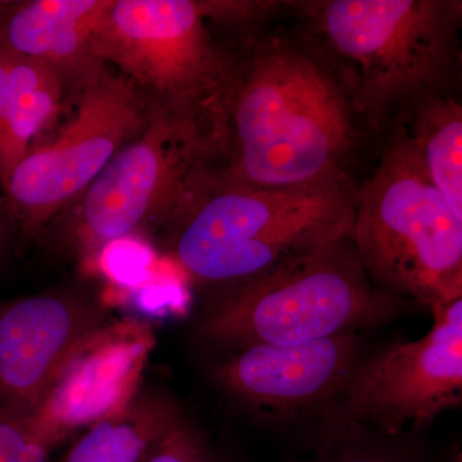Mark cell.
Instances as JSON below:
<instances>
[{
    "label": "cell",
    "instance_id": "obj_1",
    "mask_svg": "<svg viewBox=\"0 0 462 462\" xmlns=\"http://www.w3.org/2000/svg\"><path fill=\"white\" fill-rule=\"evenodd\" d=\"M245 39L214 120L217 184L282 189L352 178L370 132L342 79L302 32Z\"/></svg>",
    "mask_w": 462,
    "mask_h": 462
},
{
    "label": "cell",
    "instance_id": "obj_2",
    "mask_svg": "<svg viewBox=\"0 0 462 462\" xmlns=\"http://www.w3.org/2000/svg\"><path fill=\"white\" fill-rule=\"evenodd\" d=\"M300 32L338 71L374 135L413 103L455 91L461 67L460 0L288 2Z\"/></svg>",
    "mask_w": 462,
    "mask_h": 462
},
{
    "label": "cell",
    "instance_id": "obj_3",
    "mask_svg": "<svg viewBox=\"0 0 462 462\" xmlns=\"http://www.w3.org/2000/svg\"><path fill=\"white\" fill-rule=\"evenodd\" d=\"M410 306L374 287L348 234L254 278L209 288L197 337L215 352L303 345L365 336Z\"/></svg>",
    "mask_w": 462,
    "mask_h": 462
},
{
    "label": "cell",
    "instance_id": "obj_4",
    "mask_svg": "<svg viewBox=\"0 0 462 462\" xmlns=\"http://www.w3.org/2000/svg\"><path fill=\"white\" fill-rule=\"evenodd\" d=\"M270 2L114 0L90 39L91 56L117 67L154 112L214 129L218 106L251 32L216 38L211 25Z\"/></svg>",
    "mask_w": 462,
    "mask_h": 462
},
{
    "label": "cell",
    "instance_id": "obj_5",
    "mask_svg": "<svg viewBox=\"0 0 462 462\" xmlns=\"http://www.w3.org/2000/svg\"><path fill=\"white\" fill-rule=\"evenodd\" d=\"M354 178L260 189L217 184L170 238L171 257L208 288L254 278L352 231Z\"/></svg>",
    "mask_w": 462,
    "mask_h": 462
},
{
    "label": "cell",
    "instance_id": "obj_6",
    "mask_svg": "<svg viewBox=\"0 0 462 462\" xmlns=\"http://www.w3.org/2000/svg\"><path fill=\"white\" fill-rule=\"evenodd\" d=\"M217 182L212 132L154 112L74 205L60 240L85 264L117 240L163 229L170 238Z\"/></svg>",
    "mask_w": 462,
    "mask_h": 462
},
{
    "label": "cell",
    "instance_id": "obj_7",
    "mask_svg": "<svg viewBox=\"0 0 462 462\" xmlns=\"http://www.w3.org/2000/svg\"><path fill=\"white\" fill-rule=\"evenodd\" d=\"M351 236L387 296L428 309L462 298V216L397 136H387L375 170L357 185Z\"/></svg>",
    "mask_w": 462,
    "mask_h": 462
},
{
    "label": "cell",
    "instance_id": "obj_8",
    "mask_svg": "<svg viewBox=\"0 0 462 462\" xmlns=\"http://www.w3.org/2000/svg\"><path fill=\"white\" fill-rule=\"evenodd\" d=\"M421 338L367 352L320 418L321 430L420 436L462 404V298L431 307Z\"/></svg>",
    "mask_w": 462,
    "mask_h": 462
},
{
    "label": "cell",
    "instance_id": "obj_9",
    "mask_svg": "<svg viewBox=\"0 0 462 462\" xmlns=\"http://www.w3.org/2000/svg\"><path fill=\"white\" fill-rule=\"evenodd\" d=\"M76 94L74 116L51 141L30 145L9 179L7 197L16 220L17 245L41 236L74 205L154 114L120 74L107 71Z\"/></svg>",
    "mask_w": 462,
    "mask_h": 462
},
{
    "label": "cell",
    "instance_id": "obj_10",
    "mask_svg": "<svg viewBox=\"0 0 462 462\" xmlns=\"http://www.w3.org/2000/svg\"><path fill=\"white\" fill-rule=\"evenodd\" d=\"M363 334L303 345H251L216 352L211 379L261 422L321 418L367 354Z\"/></svg>",
    "mask_w": 462,
    "mask_h": 462
},
{
    "label": "cell",
    "instance_id": "obj_11",
    "mask_svg": "<svg viewBox=\"0 0 462 462\" xmlns=\"http://www.w3.org/2000/svg\"><path fill=\"white\" fill-rule=\"evenodd\" d=\"M154 343L148 322H106L76 346L27 427L51 449L123 412L141 393Z\"/></svg>",
    "mask_w": 462,
    "mask_h": 462
},
{
    "label": "cell",
    "instance_id": "obj_12",
    "mask_svg": "<svg viewBox=\"0 0 462 462\" xmlns=\"http://www.w3.org/2000/svg\"><path fill=\"white\" fill-rule=\"evenodd\" d=\"M105 312L71 294H38L0 302V406L27 421L58 373Z\"/></svg>",
    "mask_w": 462,
    "mask_h": 462
},
{
    "label": "cell",
    "instance_id": "obj_13",
    "mask_svg": "<svg viewBox=\"0 0 462 462\" xmlns=\"http://www.w3.org/2000/svg\"><path fill=\"white\" fill-rule=\"evenodd\" d=\"M114 0L0 2V42L51 67L76 93L107 69L91 56L90 39Z\"/></svg>",
    "mask_w": 462,
    "mask_h": 462
},
{
    "label": "cell",
    "instance_id": "obj_14",
    "mask_svg": "<svg viewBox=\"0 0 462 462\" xmlns=\"http://www.w3.org/2000/svg\"><path fill=\"white\" fill-rule=\"evenodd\" d=\"M384 135L406 143L434 187L462 216V106L455 91L413 103Z\"/></svg>",
    "mask_w": 462,
    "mask_h": 462
},
{
    "label": "cell",
    "instance_id": "obj_15",
    "mask_svg": "<svg viewBox=\"0 0 462 462\" xmlns=\"http://www.w3.org/2000/svg\"><path fill=\"white\" fill-rule=\"evenodd\" d=\"M182 415L172 397L141 391L123 412L85 430L62 462H142Z\"/></svg>",
    "mask_w": 462,
    "mask_h": 462
},
{
    "label": "cell",
    "instance_id": "obj_16",
    "mask_svg": "<svg viewBox=\"0 0 462 462\" xmlns=\"http://www.w3.org/2000/svg\"><path fill=\"white\" fill-rule=\"evenodd\" d=\"M65 91L62 78L51 67L14 53L11 71L9 134L17 165L25 157L33 139L57 114Z\"/></svg>",
    "mask_w": 462,
    "mask_h": 462
},
{
    "label": "cell",
    "instance_id": "obj_17",
    "mask_svg": "<svg viewBox=\"0 0 462 462\" xmlns=\"http://www.w3.org/2000/svg\"><path fill=\"white\" fill-rule=\"evenodd\" d=\"M420 436L388 437L363 430H321L311 454L296 462H449L431 454ZM454 462H461L458 455Z\"/></svg>",
    "mask_w": 462,
    "mask_h": 462
},
{
    "label": "cell",
    "instance_id": "obj_18",
    "mask_svg": "<svg viewBox=\"0 0 462 462\" xmlns=\"http://www.w3.org/2000/svg\"><path fill=\"white\" fill-rule=\"evenodd\" d=\"M142 462H234L182 415Z\"/></svg>",
    "mask_w": 462,
    "mask_h": 462
},
{
    "label": "cell",
    "instance_id": "obj_19",
    "mask_svg": "<svg viewBox=\"0 0 462 462\" xmlns=\"http://www.w3.org/2000/svg\"><path fill=\"white\" fill-rule=\"evenodd\" d=\"M0 462H51V449L25 421L0 406Z\"/></svg>",
    "mask_w": 462,
    "mask_h": 462
},
{
    "label": "cell",
    "instance_id": "obj_20",
    "mask_svg": "<svg viewBox=\"0 0 462 462\" xmlns=\"http://www.w3.org/2000/svg\"><path fill=\"white\" fill-rule=\"evenodd\" d=\"M14 53L0 42V187L7 196L9 179L17 166L12 153L9 134V98H11V71Z\"/></svg>",
    "mask_w": 462,
    "mask_h": 462
},
{
    "label": "cell",
    "instance_id": "obj_21",
    "mask_svg": "<svg viewBox=\"0 0 462 462\" xmlns=\"http://www.w3.org/2000/svg\"><path fill=\"white\" fill-rule=\"evenodd\" d=\"M17 245V227L8 197L0 187V264L5 263Z\"/></svg>",
    "mask_w": 462,
    "mask_h": 462
}]
</instances>
